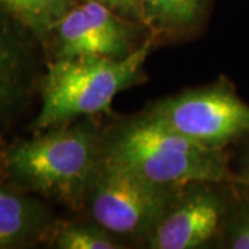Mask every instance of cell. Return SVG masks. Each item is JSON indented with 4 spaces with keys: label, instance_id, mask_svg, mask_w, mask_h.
<instances>
[{
    "label": "cell",
    "instance_id": "cell-5",
    "mask_svg": "<svg viewBox=\"0 0 249 249\" xmlns=\"http://www.w3.org/2000/svg\"><path fill=\"white\" fill-rule=\"evenodd\" d=\"M178 133L223 150L249 134V106L224 82L155 101L147 109Z\"/></svg>",
    "mask_w": 249,
    "mask_h": 249
},
{
    "label": "cell",
    "instance_id": "cell-8",
    "mask_svg": "<svg viewBox=\"0 0 249 249\" xmlns=\"http://www.w3.org/2000/svg\"><path fill=\"white\" fill-rule=\"evenodd\" d=\"M36 36L0 9V121L25 106L39 76Z\"/></svg>",
    "mask_w": 249,
    "mask_h": 249
},
{
    "label": "cell",
    "instance_id": "cell-2",
    "mask_svg": "<svg viewBox=\"0 0 249 249\" xmlns=\"http://www.w3.org/2000/svg\"><path fill=\"white\" fill-rule=\"evenodd\" d=\"M104 160L169 186L222 183L232 178L223 150L188 139L148 111L104 134Z\"/></svg>",
    "mask_w": 249,
    "mask_h": 249
},
{
    "label": "cell",
    "instance_id": "cell-14",
    "mask_svg": "<svg viewBox=\"0 0 249 249\" xmlns=\"http://www.w3.org/2000/svg\"><path fill=\"white\" fill-rule=\"evenodd\" d=\"M93 1H98L107 6L108 9H111L127 19L144 24L140 0H93Z\"/></svg>",
    "mask_w": 249,
    "mask_h": 249
},
{
    "label": "cell",
    "instance_id": "cell-9",
    "mask_svg": "<svg viewBox=\"0 0 249 249\" xmlns=\"http://www.w3.org/2000/svg\"><path fill=\"white\" fill-rule=\"evenodd\" d=\"M54 222L42 201L0 178V249L49 238Z\"/></svg>",
    "mask_w": 249,
    "mask_h": 249
},
{
    "label": "cell",
    "instance_id": "cell-12",
    "mask_svg": "<svg viewBox=\"0 0 249 249\" xmlns=\"http://www.w3.org/2000/svg\"><path fill=\"white\" fill-rule=\"evenodd\" d=\"M53 248L58 249H118L124 245L111 237V232L101 226L82 223L55 224L49 235Z\"/></svg>",
    "mask_w": 249,
    "mask_h": 249
},
{
    "label": "cell",
    "instance_id": "cell-3",
    "mask_svg": "<svg viewBox=\"0 0 249 249\" xmlns=\"http://www.w3.org/2000/svg\"><path fill=\"white\" fill-rule=\"evenodd\" d=\"M151 45L150 36L124 60L91 55L49 60L39 83L42 107L31 129L37 133L82 116L109 114L121 91L144 80V64Z\"/></svg>",
    "mask_w": 249,
    "mask_h": 249
},
{
    "label": "cell",
    "instance_id": "cell-10",
    "mask_svg": "<svg viewBox=\"0 0 249 249\" xmlns=\"http://www.w3.org/2000/svg\"><path fill=\"white\" fill-rule=\"evenodd\" d=\"M209 0H140L142 22L152 35H176L196 28Z\"/></svg>",
    "mask_w": 249,
    "mask_h": 249
},
{
    "label": "cell",
    "instance_id": "cell-15",
    "mask_svg": "<svg viewBox=\"0 0 249 249\" xmlns=\"http://www.w3.org/2000/svg\"><path fill=\"white\" fill-rule=\"evenodd\" d=\"M238 180H240L241 183H244V184H248L249 186V170L247 172V173H244V175H242V176H241Z\"/></svg>",
    "mask_w": 249,
    "mask_h": 249
},
{
    "label": "cell",
    "instance_id": "cell-4",
    "mask_svg": "<svg viewBox=\"0 0 249 249\" xmlns=\"http://www.w3.org/2000/svg\"><path fill=\"white\" fill-rule=\"evenodd\" d=\"M184 187L155 183L104 160L86 205L111 234L147 238Z\"/></svg>",
    "mask_w": 249,
    "mask_h": 249
},
{
    "label": "cell",
    "instance_id": "cell-6",
    "mask_svg": "<svg viewBox=\"0 0 249 249\" xmlns=\"http://www.w3.org/2000/svg\"><path fill=\"white\" fill-rule=\"evenodd\" d=\"M144 24L119 16L107 6L79 0L54 25L43 43L49 60L80 55L124 60L148 39Z\"/></svg>",
    "mask_w": 249,
    "mask_h": 249
},
{
    "label": "cell",
    "instance_id": "cell-11",
    "mask_svg": "<svg viewBox=\"0 0 249 249\" xmlns=\"http://www.w3.org/2000/svg\"><path fill=\"white\" fill-rule=\"evenodd\" d=\"M79 0H0V9L28 28L43 43L54 25Z\"/></svg>",
    "mask_w": 249,
    "mask_h": 249
},
{
    "label": "cell",
    "instance_id": "cell-1",
    "mask_svg": "<svg viewBox=\"0 0 249 249\" xmlns=\"http://www.w3.org/2000/svg\"><path fill=\"white\" fill-rule=\"evenodd\" d=\"M104 160V134L90 122L60 124L10 142L0 169L13 186L79 211Z\"/></svg>",
    "mask_w": 249,
    "mask_h": 249
},
{
    "label": "cell",
    "instance_id": "cell-7",
    "mask_svg": "<svg viewBox=\"0 0 249 249\" xmlns=\"http://www.w3.org/2000/svg\"><path fill=\"white\" fill-rule=\"evenodd\" d=\"M214 183H191L147 237L152 249H194L213 238L226 214L224 196Z\"/></svg>",
    "mask_w": 249,
    "mask_h": 249
},
{
    "label": "cell",
    "instance_id": "cell-13",
    "mask_svg": "<svg viewBox=\"0 0 249 249\" xmlns=\"http://www.w3.org/2000/svg\"><path fill=\"white\" fill-rule=\"evenodd\" d=\"M232 222L227 247L232 249H249V206L244 208Z\"/></svg>",
    "mask_w": 249,
    "mask_h": 249
}]
</instances>
